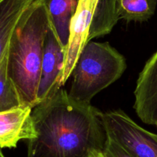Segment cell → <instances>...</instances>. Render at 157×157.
<instances>
[{
	"mask_svg": "<svg viewBox=\"0 0 157 157\" xmlns=\"http://www.w3.org/2000/svg\"><path fill=\"white\" fill-rule=\"evenodd\" d=\"M103 114L61 87L32 109L37 135L29 140L28 157H90L103 151L107 138Z\"/></svg>",
	"mask_w": 157,
	"mask_h": 157,
	"instance_id": "obj_1",
	"label": "cell"
},
{
	"mask_svg": "<svg viewBox=\"0 0 157 157\" xmlns=\"http://www.w3.org/2000/svg\"><path fill=\"white\" fill-rule=\"evenodd\" d=\"M8 53L0 63V112L22 107L19 95L8 72Z\"/></svg>",
	"mask_w": 157,
	"mask_h": 157,
	"instance_id": "obj_12",
	"label": "cell"
},
{
	"mask_svg": "<svg viewBox=\"0 0 157 157\" xmlns=\"http://www.w3.org/2000/svg\"><path fill=\"white\" fill-rule=\"evenodd\" d=\"M64 58L65 52L57 39L50 25L44 39L41 75L37 93L38 105L48 99L61 88L60 78Z\"/></svg>",
	"mask_w": 157,
	"mask_h": 157,
	"instance_id": "obj_6",
	"label": "cell"
},
{
	"mask_svg": "<svg viewBox=\"0 0 157 157\" xmlns=\"http://www.w3.org/2000/svg\"><path fill=\"white\" fill-rule=\"evenodd\" d=\"M32 114L30 107L0 112V149L15 148L20 140L36 137Z\"/></svg>",
	"mask_w": 157,
	"mask_h": 157,
	"instance_id": "obj_8",
	"label": "cell"
},
{
	"mask_svg": "<svg viewBox=\"0 0 157 157\" xmlns=\"http://www.w3.org/2000/svg\"><path fill=\"white\" fill-rule=\"evenodd\" d=\"M0 157H5L4 155H3L2 152V149H0Z\"/></svg>",
	"mask_w": 157,
	"mask_h": 157,
	"instance_id": "obj_15",
	"label": "cell"
},
{
	"mask_svg": "<svg viewBox=\"0 0 157 157\" xmlns=\"http://www.w3.org/2000/svg\"><path fill=\"white\" fill-rule=\"evenodd\" d=\"M117 21L116 0H78L60 78L61 87L71 76L86 44L93 38L110 34Z\"/></svg>",
	"mask_w": 157,
	"mask_h": 157,
	"instance_id": "obj_4",
	"label": "cell"
},
{
	"mask_svg": "<svg viewBox=\"0 0 157 157\" xmlns=\"http://www.w3.org/2000/svg\"><path fill=\"white\" fill-rule=\"evenodd\" d=\"M133 108L146 124L157 122V51L147 61L140 73L134 90Z\"/></svg>",
	"mask_w": 157,
	"mask_h": 157,
	"instance_id": "obj_7",
	"label": "cell"
},
{
	"mask_svg": "<svg viewBox=\"0 0 157 157\" xmlns=\"http://www.w3.org/2000/svg\"><path fill=\"white\" fill-rule=\"evenodd\" d=\"M90 157H106L103 151H94L91 153Z\"/></svg>",
	"mask_w": 157,
	"mask_h": 157,
	"instance_id": "obj_14",
	"label": "cell"
},
{
	"mask_svg": "<svg viewBox=\"0 0 157 157\" xmlns=\"http://www.w3.org/2000/svg\"><path fill=\"white\" fill-rule=\"evenodd\" d=\"M103 153L106 157H134L122 145L108 136L103 150Z\"/></svg>",
	"mask_w": 157,
	"mask_h": 157,
	"instance_id": "obj_13",
	"label": "cell"
},
{
	"mask_svg": "<svg viewBox=\"0 0 157 157\" xmlns=\"http://www.w3.org/2000/svg\"><path fill=\"white\" fill-rule=\"evenodd\" d=\"M78 0H47L51 27L66 52L71 36V26Z\"/></svg>",
	"mask_w": 157,
	"mask_h": 157,
	"instance_id": "obj_9",
	"label": "cell"
},
{
	"mask_svg": "<svg viewBox=\"0 0 157 157\" xmlns=\"http://www.w3.org/2000/svg\"><path fill=\"white\" fill-rule=\"evenodd\" d=\"M157 0H116L118 20L146 21L155 13Z\"/></svg>",
	"mask_w": 157,
	"mask_h": 157,
	"instance_id": "obj_11",
	"label": "cell"
},
{
	"mask_svg": "<svg viewBox=\"0 0 157 157\" xmlns=\"http://www.w3.org/2000/svg\"><path fill=\"white\" fill-rule=\"evenodd\" d=\"M156 126L157 127V122H156Z\"/></svg>",
	"mask_w": 157,
	"mask_h": 157,
	"instance_id": "obj_16",
	"label": "cell"
},
{
	"mask_svg": "<svg viewBox=\"0 0 157 157\" xmlns=\"http://www.w3.org/2000/svg\"><path fill=\"white\" fill-rule=\"evenodd\" d=\"M50 28L47 0H35L15 27L8 53V72L22 107L38 105L37 93L46 34Z\"/></svg>",
	"mask_w": 157,
	"mask_h": 157,
	"instance_id": "obj_2",
	"label": "cell"
},
{
	"mask_svg": "<svg viewBox=\"0 0 157 157\" xmlns=\"http://www.w3.org/2000/svg\"><path fill=\"white\" fill-rule=\"evenodd\" d=\"M126 68L125 58L109 43L89 41L72 71L69 97L90 104L94 97L117 81Z\"/></svg>",
	"mask_w": 157,
	"mask_h": 157,
	"instance_id": "obj_3",
	"label": "cell"
},
{
	"mask_svg": "<svg viewBox=\"0 0 157 157\" xmlns=\"http://www.w3.org/2000/svg\"><path fill=\"white\" fill-rule=\"evenodd\" d=\"M35 0H0V63L9 52L17 24Z\"/></svg>",
	"mask_w": 157,
	"mask_h": 157,
	"instance_id": "obj_10",
	"label": "cell"
},
{
	"mask_svg": "<svg viewBox=\"0 0 157 157\" xmlns=\"http://www.w3.org/2000/svg\"><path fill=\"white\" fill-rule=\"evenodd\" d=\"M107 135L134 157H157V134L138 125L123 110L103 114Z\"/></svg>",
	"mask_w": 157,
	"mask_h": 157,
	"instance_id": "obj_5",
	"label": "cell"
}]
</instances>
